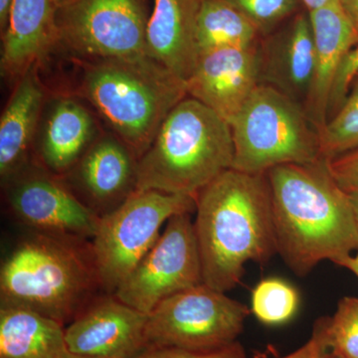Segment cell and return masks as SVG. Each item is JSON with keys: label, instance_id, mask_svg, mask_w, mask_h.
Here are the masks:
<instances>
[{"label": "cell", "instance_id": "8992f818", "mask_svg": "<svg viewBox=\"0 0 358 358\" xmlns=\"http://www.w3.org/2000/svg\"><path fill=\"white\" fill-rule=\"evenodd\" d=\"M229 124L236 171L265 174L282 164L322 159L319 129L303 106L272 87L258 85Z\"/></svg>", "mask_w": 358, "mask_h": 358}, {"label": "cell", "instance_id": "8fae6325", "mask_svg": "<svg viewBox=\"0 0 358 358\" xmlns=\"http://www.w3.org/2000/svg\"><path fill=\"white\" fill-rule=\"evenodd\" d=\"M148 315L114 294L92 300L65 329L68 352L82 357L134 358L148 350Z\"/></svg>", "mask_w": 358, "mask_h": 358}, {"label": "cell", "instance_id": "836d02e7", "mask_svg": "<svg viewBox=\"0 0 358 358\" xmlns=\"http://www.w3.org/2000/svg\"><path fill=\"white\" fill-rule=\"evenodd\" d=\"M350 200L353 206V210H355V218H357V222L358 225V192L350 193Z\"/></svg>", "mask_w": 358, "mask_h": 358}, {"label": "cell", "instance_id": "e0dca14e", "mask_svg": "<svg viewBox=\"0 0 358 358\" xmlns=\"http://www.w3.org/2000/svg\"><path fill=\"white\" fill-rule=\"evenodd\" d=\"M58 0H13L2 32L1 71L22 76L58 45Z\"/></svg>", "mask_w": 358, "mask_h": 358}, {"label": "cell", "instance_id": "d6a6232c", "mask_svg": "<svg viewBox=\"0 0 358 358\" xmlns=\"http://www.w3.org/2000/svg\"><path fill=\"white\" fill-rule=\"evenodd\" d=\"M300 1L307 7L308 13H310V11L319 9L320 7L329 6V4L341 1V0H300Z\"/></svg>", "mask_w": 358, "mask_h": 358}, {"label": "cell", "instance_id": "7c38bea8", "mask_svg": "<svg viewBox=\"0 0 358 358\" xmlns=\"http://www.w3.org/2000/svg\"><path fill=\"white\" fill-rule=\"evenodd\" d=\"M8 201L14 215L39 234L64 239H93L101 216L60 182L42 174L17 179Z\"/></svg>", "mask_w": 358, "mask_h": 358}, {"label": "cell", "instance_id": "3957f363", "mask_svg": "<svg viewBox=\"0 0 358 358\" xmlns=\"http://www.w3.org/2000/svg\"><path fill=\"white\" fill-rule=\"evenodd\" d=\"M229 122L186 96L167 115L154 141L136 162V190H157L196 199L214 179L232 169Z\"/></svg>", "mask_w": 358, "mask_h": 358}, {"label": "cell", "instance_id": "4dcf8cb0", "mask_svg": "<svg viewBox=\"0 0 358 358\" xmlns=\"http://www.w3.org/2000/svg\"><path fill=\"white\" fill-rule=\"evenodd\" d=\"M13 0H0V27L1 31L6 29Z\"/></svg>", "mask_w": 358, "mask_h": 358}, {"label": "cell", "instance_id": "9a60e30c", "mask_svg": "<svg viewBox=\"0 0 358 358\" xmlns=\"http://www.w3.org/2000/svg\"><path fill=\"white\" fill-rule=\"evenodd\" d=\"M308 15L315 41V68L305 110L320 131L329 122V102L339 66L357 44L358 31L341 1L310 11Z\"/></svg>", "mask_w": 358, "mask_h": 358}, {"label": "cell", "instance_id": "d590c367", "mask_svg": "<svg viewBox=\"0 0 358 358\" xmlns=\"http://www.w3.org/2000/svg\"><path fill=\"white\" fill-rule=\"evenodd\" d=\"M322 358H336L334 357L333 355H331V352H327L326 355H324V357Z\"/></svg>", "mask_w": 358, "mask_h": 358}, {"label": "cell", "instance_id": "ac0fdd59", "mask_svg": "<svg viewBox=\"0 0 358 358\" xmlns=\"http://www.w3.org/2000/svg\"><path fill=\"white\" fill-rule=\"evenodd\" d=\"M36 66L20 77L0 120V176L13 178L25 162L43 105Z\"/></svg>", "mask_w": 358, "mask_h": 358}, {"label": "cell", "instance_id": "484cf974", "mask_svg": "<svg viewBox=\"0 0 358 358\" xmlns=\"http://www.w3.org/2000/svg\"><path fill=\"white\" fill-rule=\"evenodd\" d=\"M251 21L261 37L267 36L298 9L300 0H223Z\"/></svg>", "mask_w": 358, "mask_h": 358}, {"label": "cell", "instance_id": "4316f807", "mask_svg": "<svg viewBox=\"0 0 358 358\" xmlns=\"http://www.w3.org/2000/svg\"><path fill=\"white\" fill-rule=\"evenodd\" d=\"M358 74V42L355 47L346 54L345 59L339 66L338 75L334 81L329 102V115L336 114L345 102L350 92L353 80Z\"/></svg>", "mask_w": 358, "mask_h": 358}, {"label": "cell", "instance_id": "7a4b0ae2", "mask_svg": "<svg viewBox=\"0 0 358 358\" xmlns=\"http://www.w3.org/2000/svg\"><path fill=\"white\" fill-rule=\"evenodd\" d=\"M195 202L193 225L207 286L227 293L239 284L247 263L264 264L277 254L266 173L228 169Z\"/></svg>", "mask_w": 358, "mask_h": 358}, {"label": "cell", "instance_id": "44dd1931", "mask_svg": "<svg viewBox=\"0 0 358 358\" xmlns=\"http://www.w3.org/2000/svg\"><path fill=\"white\" fill-rule=\"evenodd\" d=\"M93 131V119L83 106L70 99L58 101L42 138L44 164L54 173L67 171L83 155Z\"/></svg>", "mask_w": 358, "mask_h": 358}, {"label": "cell", "instance_id": "5b68a950", "mask_svg": "<svg viewBox=\"0 0 358 358\" xmlns=\"http://www.w3.org/2000/svg\"><path fill=\"white\" fill-rule=\"evenodd\" d=\"M36 234L21 241L2 263V303L32 308L61 324L72 322L101 287L91 247Z\"/></svg>", "mask_w": 358, "mask_h": 358}, {"label": "cell", "instance_id": "f546056e", "mask_svg": "<svg viewBox=\"0 0 358 358\" xmlns=\"http://www.w3.org/2000/svg\"><path fill=\"white\" fill-rule=\"evenodd\" d=\"M341 2L346 14L358 31V0H341Z\"/></svg>", "mask_w": 358, "mask_h": 358}, {"label": "cell", "instance_id": "d6986e66", "mask_svg": "<svg viewBox=\"0 0 358 358\" xmlns=\"http://www.w3.org/2000/svg\"><path fill=\"white\" fill-rule=\"evenodd\" d=\"M64 324L32 308L0 306V358H60L67 348Z\"/></svg>", "mask_w": 358, "mask_h": 358}, {"label": "cell", "instance_id": "83f0119b", "mask_svg": "<svg viewBox=\"0 0 358 358\" xmlns=\"http://www.w3.org/2000/svg\"><path fill=\"white\" fill-rule=\"evenodd\" d=\"M134 358H246V352L237 341L214 352H193L173 348H148Z\"/></svg>", "mask_w": 358, "mask_h": 358}, {"label": "cell", "instance_id": "6da1fadb", "mask_svg": "<svg viewBox=\"0 0 358 358\" xmlns=\"http://www.w3.org/2000/svg\"><path fill=\"white\" fill-rule=\"evenodd\" d=\"M277 254L305 277L322 261L338 264L358 252V225L350 194L327 160L282 164L267 173Z\"/></svg>", "mask_w": 358, "mask_h": 358}, {"label": "cell", "instance_id": "ba28073f", "mask_svg": "<svg viewBox=\"0 0 358 358\" xmlns=\"http://www.w3.org/2000/svg\"><path fill=\"white\" fill-rule=\"evenodd\" d=\"M248 307L200 284L169 296L148 315V348L214 352L233 343L243 331Z\"/></svg>", "mask_w": 358, "mask_h": 358}, {"label": "cell", "instance_id": "4fadbf2b", "mask_svg": "<svg viewBox=\"0 0 358 358\" xmlns=\"http://www.w3.org/2000/svg\"><path fill=\"white\" fill-rule=\"evenodd\" d=\"M259 69V42L203 52L186 81L187 95L230 124L260 85Z\"/></svg>", "mask_w": 358, "mask_h": 358}, {"label": "cell", "instance_id": "f1b7e54d", "mask_svg": "<svg viewBox=\"0 0 358 358\" xmlns=\"http://www.w3.org/2000/svg\"><path fill=\"white\" fill-rule=\"evenodd\" d=\"M327 164L334 180L345 192H358V148L327 160Z\"/></svg>", "mask_w": 358, "mask_h": 358}, {"label": "cell", "instance_id": "277c9868", "mask_svg": "<svg viewBox=\"0 0 358 358\" xmlns=\"http://www.w3.org/2000/svg\"><path fill=\"white\" fill-rule=\"evenodd\" d=\"M86 63L83 96L140 159L169 113L188 96L185 82L148 56Z\"/></svg>", "mask_w": 358, "mask_h": 358}, {"label": "cell", "instance_id": "ffe728a7", "mask_svg": "<svg viewBox=\"0 0 358 358\" xmlns=\"http://www.w3.org/2000/svg\"><path fill=\"white\" fill-rule=\"evenodd\" d=\"M122 143L103 140L85 155L80 164V178L98 203L124 199L136 190V162Z\"/></svg>", "mask_w": 358, "mask_h": 358}, {"label": "cell", "instance_id": "5bb4252c", "mask_svg": "<svg viewBox=\"0 0 358 358\" xmlns=\"http://www.w3.org/2000/svg\"><path fill=\"white\" fill-rule=\"evenodd\" d=\"M259 81L305 108L313 78L315 54L308 13L294 14L279 31L259 41Z\"/></svg>", "mask_w": 358, "mask_h": 358}, {"label": "cell", "instance_id": "cb8c5ba5", "mask_svg": "<svg viewBox=\"0 0 358 358\" xmlns=\"http://www.w3.org/2000/svg\"><path fill=\"white\" fill-rule=\"evenodd\" d=\"M299 294L282 280L271 278L257 285L252 294V312L263 324H281L298 310Z\"/></svg>", "mask_w": 358, "mask_h": 358}, {"label": "cell", "instance_id": "e575fe53", "mask_svg": "<svg viewBox=\"0 0 358 358\" xmlns=\"http://www.w3.org/2000/svg\"><path fill=\"white\" fill-rule=\"evenodd\" d=\"M60 358H98V357H82V355H74V353H71L66 350L64 355H62Z\"/></svg>", "mask_w": 358, "mask_h": 358}, {"label": "cell", "instance_id": "7402d4cb", "mask_svg": "<svg viewBox=\"0 0 358 358\" xmlns=\"http://www.w3.org/2000/svg\"><path fill=\"white\" fill-rule=\"evenodd\" d=\"M261 39L255 25L223 0H200L196 17L199 54L223 47L249 46Z\"/></svg>", "mask_w": 358, "mask_h": 358}, {"label": "cell", "instance_id": "603a6c76", "mask_svg": "<svg viewBox=\"0 0 358 358\" xmlns=\"http://www.w3.org/2000/svg\"><path fill=\"white\" fill-rule=\"evenodd\" d=\"M320 157L331 160L358 148V74L345 102L320 131Z\"/></svg>", "mask_w": 358, "mask_h": 358}, {"label": "cell", "instance_id": "1f68e13d", "mask_svg": "<svg viewBox=\"0 0 358 358\" xmlns=\"http://www.w3.org/2000/svg\"><path fill=\"white\" fill-rule=\"evenodd\" d=\"M336 265L341 266V267L348 268V271L357 275L358 279V252L355 256H350L348 258L343 259L339 261Z\"/></svg>", "mask_w": 358, "mask_h": 358}, {"label": "cell", "instance_id": "52a82bcc", "mask_svg": "<svg viewBox=\"0 0 358 358\" xmlns=\"http://www.w3.org/2000/svg\"><path fill=\"white\" fill-rule=\"evenodd\" d=\"M195 209L192 196L134 190L101 216L91 245L101 288L114 294L157 243L162 226L174 215Z\"/></svg>", "mask_w": 358, "mask_h": 358}, {"label": "cell", "instance_id": "30bf717a", "mask_svg": "<svg viewBox=\"0 0 358 358\" xmlns=\"http://www.w3.org/2000/svg\"><path fill=\"white\" fill-rule=\"evenodd\" d=\"M203 284L201 258L190 213L174 215L164 233L114 296L129 307L150 313L162 301Z\"/></svg>", "mask_w": 358, "mask_h": 358}, {"label": "cell", "instance_id": "9c48e42d", "mask_svg": "<svg viewBox=\"0 0 358 358\" xmlns=\"http://www.w3.org/2000/svg\"><path fill=\"white\" fill-rule=\"evenodd\" d=\"M148 0H58V45L86 61L147 56Z\"/></svg>", "mask_w": 358, "mask_h": 358}, {"label": "cell", "instance_id": "2e32d148", "mask_svg": "<svg viewBox=\"0 0 358 358\" xmlns=\"http://www.w3.org/2000/svg\"><path fill=\"white\" fill-rule=\"evenodd\" d=\"M200 0H154L147 32L148 57L186 83L199 57L196 17Z\"/></svg>", "mask_w": 358, "mask_h": 358}, {"label": "cell", "instance_id": "d4e9b609", "mask_svg": "<svg viewBox=\"0 0 358 358\" xmlns=\"http://www.w3.org/2000/svg\"><path fill=\"white\" fill-rule=\"evenodd\" d=\"M329 350L336 358H358V298L345 296L327 319Z\"/></svg>", "mask_w": 358, "mask_h": 358}]
</instances>
